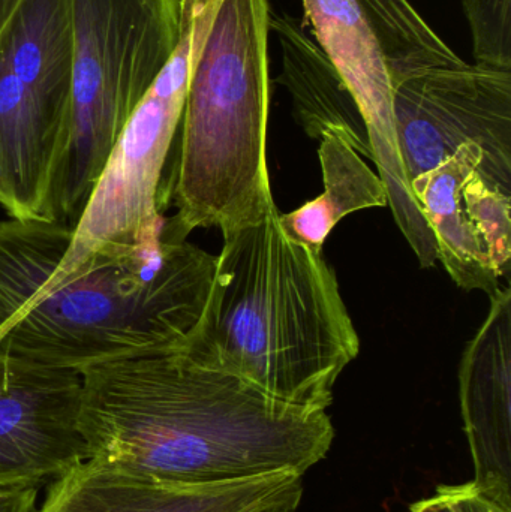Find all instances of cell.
<instances>
[{
    "mask_svg": "<svg viewBox=\"0 0 511 512\" xmlns=\"http://www.w3.org/2000/svg\"><path fill=\"white\" fill-rule=\"evenodd\" d=\"M282 48V84L290 90L297 122L308 137L332 134L372 161L368 131L359 107L320 47L288 15L270 17Z\"/></svg>",
    "mask_w": 511,
    "mask_h": 512,
    "instance_id": "13",
    "label": "cell"
},
{
    "mask_svg": "<svg viewBox=\"0 0 511 512\" xmlns=\"http://www.w3.org/2000/svg\"><path fill=\"white\" fill-rule=\"evenodd\" d=\"M186 340V339H185ZM177 343L80 370L89 459L177 484L303 477L332 448L326 411L273 399Z\"/></svg>",
    "mask_w": 511,
    "mask_h": 512,
    "instance_id": "1",
    "label": "cell"
},
{
    "mask_svg": "<svg viewBox=\"0 0 511 512\" xmlns=\"http://www.w3.org/2000/svg\"><path fill=\"white\" fill-rule=\"evenodd\" d=\"M408 512H511L474 483L440 486L434 495L410 505Z\"/></svg>",
    "mask_w": 511,
    "mask_h": 512,
    "instance_id": "16",
    "label": "cell"
},
{
    "mask_svg": "<svg viewBox=\"0 0 511 512\" xmlns=\"http://www.w3.org/2000/svg\"><path fill=\"white\" fill-rule=\"evenodd\" d=\"M303 477L266 475L218 484H177L87 459L59 475L35 512H257L302 501Z\"/></svg>",
    "mask_w": 511,
    "mask_h": 512,
    "instance_id": "10",
    "label": "cell"
},
{
    "mask_svg": "<svg viewBox=\"0 0 511 512\" xmlns=\"http://www.w3.org/2000/svg\"><path fill=\"white\" fill-rule=\"evenodd\" d=\"M182 0H68L72 98L42 219L75 228L126 122L176 50Z\"/></svg>",
    "mask_w": 511,
    "mask_h": 512,
    "instance_id": "5",
    "label": "cell"
},
{
    "mask_svg": "<svg viewBox=\"0 0 511 512\" xmlns=\"http://www.w3.org/2000/svg\"><path fill=\"white\" fill-rule=\"evenodd\" d=\"M476 167L501 188L482 149L468 143L437 167L414 177L411 191L431 228L437 259L453 282L465 291L477 289L492 297L500 289L501 277L480 240L465 200V180Z\"/></svg>",
    "mask_w": 511,
    "mask_h": 512,
    "instance_id": "12",
    "label": "cell"
},
{
    "mask_svg": "<svg viewBox=\"0 0 511 512\" xmlns=\"http://www.w3.org/2000/svg\"><path fill=\"white\" fill-rule=\"evenodd\" d=\"M267 0H224L198 56L183 108L170 185L168 234L257 221L273 200L266 141L270 108Z\"/></svg>",
    "mask_w": 511,
    "mask_h": 512,
    "instance_id": "4",
    "label": "cell"
},
{
    "mask_svg": "<svg viewBox=\"0 0 511 512\" xmlns=\"http://www.w3.org/2000/svg\"><path fill=\"white\" fill-rule=\"evenodd\" d=\"M393 114L410 182L471 143L511 192V69L465 63L426 72L396 89Z\"/></svg>",
    "mask_w": 511,
    "mask_h": 512,
    "instance_id": "8",
    "label": "cell"
},
{
    "mask_svg": "<svg viewBox=\"0 0 511 512\" xmlns=\"http://www.w3.org/2000/svg\"><path fill=\"white\" fill-rule=\"evenodd\" d=\"M21 0H0V35L5 27L8 26L15 11L20 6Z\"/></svg>",
    "mask_w": 511,
    "mask_h": 512,
    "instance_id": "18",
    "label": "cell"
},
{
    "mask_svg": "<svg viewBox=\"0 0 511 512\" xmlns=\"http://www.w3.org/2000/svg\"><path fill=\"white\" fill-rule=\"evenodd\" d=\"M197 57L179 44L122 134L90 194L68 251L48 271L62 279L99 251H131L159 242L164 213L159 207L162 176L182 122Z\"/></svg>",
    "mask_w": 511,
    "mask_h": 512,
    "instance_id": "7",
    "label": "cell"
},
{
    "mask_svg": "<svg viewBox=\"0 0 511 512\" xmlns=\"http://www.w3.org/2000/svg\"><path fill=\"white\" fill-rule=\"evenodd\" d=\"M476 63L511 69V0H462Z\"/></svg>",
    "mask_w": 511,
    "mask_h": 512,
    "instance_id": "15",
    "label": "cell"
},
{
    "mask_svg": "<svg viewBox=\"0 0 511 512\" xmlns=\"http://www.w3.org/2000/svg\"><path fill=\"white\" fill-rule=\"evenodd\" d=\"M72 236L74 228L48 219L0 221V352L80 372L177 345L198 327L216 256L164 225L149 248L95 252L50 279Z\"/></svg>",
    "mask_w": 511,
    "mask_h": 512,
    "instance_id": "2",
    "label": "cell"
},
{
    "mask_svg": "<svg viewBox=\"0 0 511 512\" xmlns=\"http://www.w3.org/2000/svg\"><path fill=\"white\" fill-rule=\"evenodd\" d=\"M222 237L206 310L185 345L273 399L327 411L360 351L335 270L323 251L287 236L275 203Z\"/></svg>",
    "mask_w": 511,
    "mask_h": 512,
    "instance_id": "3",
    "label": "cell"
},
{
    "mask_svg": "<svg viewBox=\"0 0 511 512\" xmlns=\"http://www.w3.org/2000/svg\"><path fill=\"white\" fill-rule=\"evenodd\" d=\"M318 47L359 107L393 218L423 268L437 246L396 137L393 96L405 81L465 65L408 0H302Z\"/></svg>",
    "mask_w": 511,
    "mask_h": 512,
    "instance_id": "6",
    "label": "cell"
},
{
    "mask_svg": "<svg viewBox=\"0 0 511 512\" xmlns=\"http://www.w3.org/2000/svg\"><path fill=\"white\" fill-rule=\"evenodd\" d=\"M299 505L300 501L284 502V504L273 505V507L257 512H297Z\"/></svg>",
    "mask_w": 511,
    "mask_h": 512,
    "instance_id": "19",
    "label": "cell"
},
{
    "mask_svg": "<svg viewBox=\"0 0 511 512\" xmlns=\"http://www.w3.org/2000/svg\"><path fill=\"white\" fill-rule=\"evenodd\" d=\"M321 171L324 192L299 209L279 215L282 230L291 239L323 251L333 228L351 213L389 206L386 186L362 156L342 138L321 135Z\"/></svg>",
    "mask_w": 511,
    "mask_h": 512,
    "instance_id": "14",
    "label": "cell"
},
{
    "mask_svg": "<svg viewBox=\"0 0 511 512\" xmlns=\"http://www.w3.org/2000/svg\"><path fill=\"white\" fill-rule=\"evenodd\" d=\"M81 393L78 370L0 352V489L36 486L89 459Z\"/></svg>",
    "mask_w": 511,
    "mask_h": 512,
    "instance_id": "9",
    "label": "cell"
},
{
    "mask_svg": "<svg viewBox=\"0 0 511 512\" xmlns=\"http://www.w3.org/2000/svg\"><path fill=\"white\" fill-rule=\"evenodd\" d=\"M38 487L21 486L0 489V512H35Z\"/></svg>",
    "mask_w": 511,
    "mask_h": 512,
    "instance_id": "17",
    "label": "cell"
},
{
    "mask_svg": "<svg viewBox=\"0 0 511 512\" xmlns=\"http://www.w3.org/2000/svg\"><path fill=\"white\" fill-rule=\"evenodd\" d=\"M459 397L476 480L511 510V289H498L459 367Z\"/></svg>",
    "mask_w": 511,
    "mask_h": 512,
    "instance_id": "11",
    "label": "cell"
}]
</instances>
